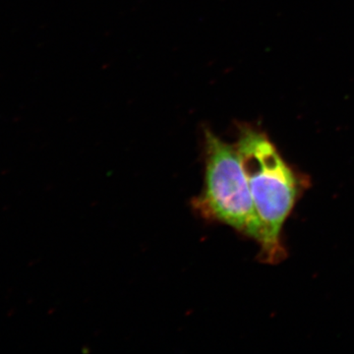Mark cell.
Instances as JSON below:
<instances>
[{
    "mask_svg": "<svg viewBox=\"0 0 354 354\" xmlns=\"http://www.w3.org/2000/svg\"><path fill=\"white\" fill-rule=\"evenodd\" d=\"M205 187L194 206L209 220L230 225L261 243L263 228L236 146L205 130Z\"/></svg>",
    "mask_w": 354,
    "mask_h": 354,
    "instance_id": "obj_2",
    "label": "cell"
},
{
    "mask_svg": "<svg viewBox=\"0 0 354 354\" xmlns=\"http://www.w3.org/2000/svg\"><path fill=\"white\" fill-rule=\"evenodd\" d=\"M237 128L235 146L263 228L261 255L266 262L276 264L285 259L281 230L306 180L286 162L267 133L247 123Z\"/></svg>",
    "mask_w": 354,
    "mask_h": 354,
    "instance_id": "obj_1",
    "label": "cell"
}]
</instances>
